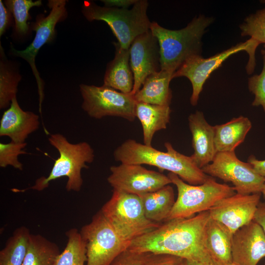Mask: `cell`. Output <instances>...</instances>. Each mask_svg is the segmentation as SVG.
<instances>
[{
    "mask_svg": "<svg viewBox=\"0 0 265 265\" xmlns=\"http://www.w3.org/2000/svg\"><path fill=\"white\" fill-rule=\"evenodd\" d=\"M210 218L208 211L188 218L164 222L154 230L133 239L128 249L135 252L168 254L201 262L213 261L205 240Z\"/></svg>",
    "mask_w": 265,
    "mask_h": 265,
    "instance_id": "obj_1",
    "label": "cell"
},
{
    "mask_svg": "<svg viewBox=\"0 0 265 265\" xmlns=\"http://www.w3.org/2000/svg\"><path fill=\"white\" fill-rule=\"evenodd\" d=\"M164 146L166 152L129 139L114 150L113 156L121 163L147 164L166 170L192 185H201L210 177L197 166L191 156L178 152L169 142Z\"/></svg>",
    "mask_w": 265,
    "mask_h": 265,
    "instance_id": "obj_2",
    "label": "cell"
},
{
    "mask_svg": "<svg viewBox=\"0 0 265 265\" xmlns=\"http://www.w3.org/2000/svg\"><path fill=\"white\" fill-rule=\"evenodd\" d=\"M212 17L200 14L183 28H165L156 22H151L150 30L158 40L160 70L172 73L188 59L201 55L202 37L207 28L213 22Z\"/></svg>",
    "mask_w": 265,
    "mask_h": 265,
    "instance_id": "obj_3",
    "label": "cell"
},
{
    "mask_svg": "<svg viewBox=\"0 0 265 265\" xmlns=\"http://www.w3.org/2000/svg\"><path fill=\"white\" fill-rule=\"evenodd\" d=\"M48 140L59 154L49 175L37 179L30 187L23 190L13 189V191L23 192L28 189L42 191L48 187L51 181L62 177L67 178L65 187L68 191H80L83 184L81 170L88 168L86 164L93 161V149L86 142L70 143L65 136L58 133L51 134Z\"/></svg>",
    "mask_w": 265,
    "mask_h": 265,
    "instance_id": "obj_4",
    "label": "cell"
},
{
    "mask_svg": "<svg viewBox=\"0 0 265 265\" xmlns=\"http://www.w3.org/2000/svg\"><path fill=\"white\" fill-rule=\"evenodd\" d=\"M148 2L137 0L132 7L119 8L101 6L90 1H84L81 12L89 21H103L110 27L120 46L129 48L138 36L150 30L151 22L147 14Z\"/></svg>",
    "mask_w": 265,
    "mask_h": 265,
    "instance_id": "obj_5",
    "label": "cell"
},
{
    "mask_svg": "<svg viewBox=\"0 0 265 265\" xmlns=\"http://www.w3.org/2000/svg\"><path fill=\"white\" fill-rule=\"evenodd\" d=\"M101 211L129 246L133 239L160 224L146 217L139 196L124 192L113 190L111 198Z\"/></svg>",
    "mask_w": 265,
    "mask_h": 265,
    "instance_id": "obj_6",
    "label": "cell"
},
{
    "mask_svg": "<svg viewBox=\"0 0 265 265\" xmlns=\"http://www.w3.org/2000/svg\"><path fill=\"white\" fill-rule=\"evenodd\" d=\"M167 176L177 187L178 196L166 221L209 211L220 200L236 193L233 187L220 184L211 176L201 185H192L174 173L169 172Z\"/></svg>",
    "mask_w": 265,
    "mask_h": 265,
    "instance_id": "obj_7",
    "label": "cell"
},
{
    "mask_svg": "<svg viewBox=\"0 0 265 265\" xmlns=\"http://www.w3.org/2000/svg\"><path fill=\"white\" fill-rule=\"evenodd\" d=\"M259 45L254 40L250 38L244 42L239 43L208 58L203 57L201 55L192 56L173 74L172 79L185 77L189 80L192 87L190 102L192 106H196L203 85L211 74L233 54L242 51L247 52L249 60L246 70L248 74H251L256 65L255 52Z\"/></svg>",
    "mask_w": 265,
    "mask_h": 265,
    "instance_id": "obj_8",
    "label": "cell"
},
{
    "mask_svg": "<svg viewBox=\"0 0 265 265\" xmlns=\"http://www.w3.org/2000/svg\"><path fill=\"white\" fill-rule=\"evenodd\" d=\"M80 233L86 246V265H110L129 247L101 210Z\"/></svg>",
    "mask_w": 265,
    "mask_h": 265,
    "instance_id": "obj_9",
    "label": "cell"
},
{
    "mask_svg": "<svg viewBox=\"0 0 265 265\" xmlns=\"http://www.w3.org/2000/svg\"><path fill=\"white\" fill-rule=\"evenodd\" d=\"M80 90L83 99L81 107L92 118L115 116L130 121L136 118L137 102L131 93L118 92L104 85L97 86L81 84Z\"/></svg>",
    "mask_w": 265,
    "mask_h": 265,
    "instance_id": "obj_10",
    "label": "cell"
},
{
    "mask_svg": "<svg viewBox=\"0 0 265 265\" xmlns=\"http://www.w3.org/2000/svg\"><path fill=\"white\" fill-rule=\"evenodd\" d=\"M206 174L231 182L236 193L248 195L262 192L265 177L248 162L240 160L234 152H217L211 163L202 169Z\"/></svg>",
    "mask_w": 265,
    "mask_h": 265,
    "instance_id": "obj_11",
    "label": "cell"
},
{
    "mask_svg": "<svg viewBox=\"0 0 265 265\" xmlns=\"http://www.w3.org/2000/svg\"><path fill=\"white\" fill-rule=\"evenodd\" d=\"M65 0H50L48 6L50 9L49 14L45 16L39 15L36 21L31 26L35 31V36L32 42L25 50H17L11 47L12 53L21 57L29 64L35 77L39 95V110L44 98L43 80L35 66V57L39 50L43 45L52 42L55 36V27L56 24L64 20L67 16Z\"/></svg>",
    "mask_w": 265,
    "mask_h": 265,
    "instance_id": "obj_12",
    "label": "cell"
},
{
    "mask_svg": "<svg viewBox=\"0 0 265 265\" xmlns=\"http://www.w3.org/2000/svg\"><path fill=\"white\" fill-rule=\"evenodd\" d=\"M107 182L113 190L141 196L172 183L168 176L141 165L121 163L110 167Z\"/></svg>",
    "mask_w": 265,
    "mask_h": 265,
    "instance_id": "obj_13",
    "label": "cell"
},
{
    "mask_svg": "<svg viewBox=\"0 0 265 265\" xmlns=\"http://www.w3.org/2000/svg\"><path fill=\"white\" fill-rule=\"evenodd\" d=\"M261 193L242 195L236 193L217 202L209 211L210 218L225 226L233 234L252 220Z\"/></svg>",
    "mask_w": 265,
    "mask_h": 265,
    "instance_id": "obj_14",
    "label": "cell"
},
{
    "mask_svg": "<svg viewBox=\"0 0 265 265\" xmlns=\"http://www.w3.org/2000/svg\"><path fill=\"white\" fill-rule=\"evenodd\" d=\"M129 53L134 77L131 94L134 95L141 88L148 76L160 70L158 40L150 30L134 39L129 48Z\"/></svg>",
    "mask_w": 265,
    "mask_h": 265,
    "instance_id": "obj_15",
    "label": "cell"
},
{
    "mask_svg": "<svg viewBox=\"0 0 265 265\" xmlns=\"http://www.w3.org/2000/svg\"><path fill=\"white\" fill-rule=\"evenodd\" d=\"M232 256L238 265H257L265 257V233L258 223L252 220L233 234Z\"/></svg>",
    "mask_w": 265,
    "mask_h": 265,
    "instance_id": "obj_16",
    "label": "cell"
},
{
    "mask_svg": "<svg viewBox=\"0 0 265 265\" xmlns=\"http://www.w3.org/2000/svg\"><path fill=\"white\" fill-rule=\"evenodd\" d=\"M39 126V116L33 112L24 110L15 97L1 117L0 136H8L17 143L26 142L28 135L37 130Z\"/></svg>",
    "mask_w": 265,
    "mask_h": 265,
    "instance_id": "obj_17",
    "label": "cell"
},
{
    "mask_svg": "<svg viewBox=\"0 0 265 265\" xmlns=\"http://www.w3.org/2000/svg\"><path fill=\"white\" fill-rule=\"evenodd\" d=\"M192 134L191 156L197 166L202 169L213 160L216 151L214 145V128L206 120L203 112L196 111L188 118Z\"/></svg>",
    "mask_w": 265,
    "mask_h": 265,
    "instance_id": "obj_18",
    "label": "cell"
},
{
    "mask_svg": "<svg viewBox=\"0 0 265 265\" xmlns=\"http://www.w3.org/2000/svg\"><path fill=\"white\" fill-rule=\"evenodd\" d=\"M115 48L114 58L106 67L104 85L131 93L134 85V77L130 63L129 49L122 48L118 42H113Z\"/></svg>",
    "mask_w": 265,
    "mask_h": 265,
    "instance_id": "obj_19",
    "label": "cell"
},
{
    "mask_svg": "<svg viewBox=\"0 0 265 265\" xmlns=\"http://www.w3.org/2000/svg\"><path fill=\"white\" fill-rule=\"evenodd\" d=\"M233 235L221 223L210 218L206 228V245L212 259L218 265H227L233 263Z\"/></svg>",
    "mask_w": 265,
    "mask_h": 265,
    "instance_id": "obj_20",
    "label": "cell"
},
{
    "mask_svg": "<svg viewBox=\"0 0 265 265\" xmlns=\"http://www.w3.org/2000/svg\"><path fill=\"white\" fill-rule=\"evenodd\" d=\"M172 73L160 70L148 76L141 87L134 95L137 102L170 106L172 97L169 84Z\"/></svg>",
    "mask_w": 265,
    "mask_h": 265,
    "instance_id": "obj_21",
    "label": "cell"
},
{
    "mask_svg": "<svg viewBox=\"0 0 265 265\" xmlns=\"http://www.w3.org/2000/svg\"><path fill=\"white\" fill-rule=\"evenodd\" d=\"M171 112L169 106L137 102L135 116L142 127L144 144L152 146L155 132L166 128L169 122Z\"/></svg>",
    "mask_w": 265,
    "mask_h": 265,
    "instance_id": "obj_22",
    "label": "cell"
},
{
    "mask_svg": "<svg viewBox=\"0 0 265 265\" xmlns=\"http://www.w3.org/2000/svg\"><path fill=\"white\" fill-rule=\"evenodd\" d=\"M251 127L250 120L243 116L234 118L225 124L214 126L216 152H234L244 141Z\"/></svg>",
    "mask_w": 265,
    "mask_h": 265,
    "instance_id": "obj_23",
    "label": "cell"
},
{
    "mask_svg": "<svg viewBox=\"0 0 265 265\" xmlns=\"http://www.w3.org/2000/svg\"><path fill=\"white\" fill-rule=\"evenodd\" d=\"M139 196L145 216L149 220L159 224L166 221L175 202L172 186L168 185Z\"/></svg>",
    "mask_w": 265,
    "mask_h": 265,
    "instance_id": "obj_24",
    "label": "cell"
},
{
    "mask_svg": "<svg viewBox=\"0 0 265 265\" xmlns=\"http://www.w3.org/2000/svg\"><path fill=\"white\" fill-rule=\"evenodd\" d=\"M58 245L39 234H30L22 265H56L60 254Z\"/></svg>",
    "mask_w": 265,
    "mask_h": 265,
    "instance_id": "obj_25",
    "label": "cell"
},
{
    "mask_svg": "<svg viewBox=\"0 0 265 265\" xmlns=\"http://www.w3.org/2000/svg\"><path fill=\"white\" fill-rule=\"evenodd\" d=\"M25 226L17 228L0 251V265H22L30 235Z\"/></svg>",
    "mask_w": 265,
    "mask_h": 265,
    "instance_id": "obj_26",
    "label": "cell"
},
{
    "mask_svg": "<svg viewBox=\"0 0 265 265\" xmlns=\"http://www.w3.org/2000/svg\"><path fill=\"white\" fill-rule=\"evenodd\" d=\"M0 48V108L4 109L10 106L12 99L16 97L18 84L22 77L10 63L6 61L1 45Z\"/></svg>",
    "mask_w": 265,
    "mask_h": 265,
    "instance_id": "obj_27",
    "label": "cell"
},
{
    "mask_svg": "<svg viewBox=\"0 0 265 265\" xmlns=\"http://www.w3.org/2000/svg\"><path fill=\"white\" fill-rule=\"evenodd\" d=\"M66 235L67 242L56 265H84L87 261L86 246L80 231L72 228L66 232Z\"/></svg>",
    "mask_w": 265,
    "mask_h": 265,
    "instance_id": "obj_28",
    "label": "cell"
},
{
    "mask_svg": "<svg viewBox=\"0 0 265 265\" xmlns=\"http://www.w3.org/2000/svg\"><path fill=\"white\" fill-rule=\"evenodd\" d=\"M4 2L14 18L15 32L19 35H25L29 30L27 24V20L29 19V11L33 7L40 6L42 1L6 0Z\"/></svg>",
    "mask_w": 265,
    "mask_h": 265,
    "instance_id": "obj_29",
    "label": "cell"
},
{
    "mask_svg": "<svg viewBox=\"0 0 265 265\" xmlns=\"http://www.w3.org/2000/svg\"><path fill=\"white\" fill-rule=\"evenodd\" d=\"M239 28L242 36H249L259 45H265V8L247 16Z\"/></svg>",
    "mask_w": 265,
    "mask_h": 265,
    "instance_id": "obj_30",
    "label": "cell"
},
{
    "mask_svg": "<svg viewBox=\"0 0 265 265\" xmlns=\"http://www.w3.org/2000/svg\"><path fill=\"white\" fill-rule=\"evenodd\" d=\"M27 143H17L11 141L7 143H0V166L5 168L10 165L15 169L22 170L23 164L19 160L20 155L26 154L24 150Z\"/></svg>",
    "mask_w": 265,
    "mask_h": 265,
    "instance_id": "obj_31",
    "label": "cell"
},
{
    "mask_svg": "<svg viewBox=\"0 0 265 265\" xmlns=\"http://www.w3.org/2000/svg\"><path fill=\"white\" fill-rule=\"evenodd\" d=\"M263 66L260 74L255 75L248 79L249 91L254 95L252 105L261 106L265 112V55H263Z\"/></svg>",
    "mask_w": 265,
    "mask_h": 265,
    "instance_id": "obj_32",
    "label": "cell"
},
{
    "mask_svg": "<svg viewBox=\"0 0 265 265\" xmlns=\"http://www.w3.org/2000/svg\"><path fill=\"white\" fill-rule=\"evenodd\" d=\"M151 253L135 252L127 249L117 257L110 265H144Z\"/></svg>",
    "mask_w": 265,
    "mask_h": 265,
    "instance_id": "obj_33",
    "label": "cell"
},
{
    "mask_svg": "<svg viewBox=\"0 0 265 265\" xmlns=\"http://www.w3.org/2000/svg\"><path fill=\"white\" fill-rule=\"evenodd\" d=\"M184 261L173 255L151 253L144 265H184Z\"/></svg>",
    "mask_w": 265,
    "mask_h": 265,
    "instance_id": "obj_34",
    "label": "cell"
},
{
    "mask_svg": "<svg viewBox=\"0 0 265 265\" xmlns=\"http://www.w3.org/2000/svg\"><path fill=\"white\" fill-rule=\"evenodd\" d=\"M12 14L0 0V36H1L12 22Z\"/></svg>",
    "mask_w": 265,
    "mask_h": 265,
    "instance_id": "obj_35",
    "label": "cell"
},
{
    "mask_svg": "<svg viewBox=\"0 0 265 265\" xmlns=\"http://www.w3.org/2000/svg\"><path fill=\"white\" fill-rule=\"evenodd\" d=\"M137 0H102L105 6L119 8H128L133 5Z\"/></svg>",
    "mask_w": 265,
    "mask_h": 265,
    "instance_id": "obj_36",
    "label": "cell"
},
{
    "mask_svg": "<svg viewBox=\"0 0 265 265\" xmlns=\"http://www.w3.org/2000/svg\"><path fill=\"white\" fill-rule=\"evenodd\" d=\"M247 160L259 174L265 177V160H258L254 156L251 155Z\"/></svg>",
    "mask_w": 265,
    "mask_h": 265,
    "instance_id": "obj_37",
    "label": "cell"
},
{
    "mask_svg": "<svg viewBox=\"0 0 265 265\" xmlns=\"http://www.w3.org/2000/svg\"><path fill=\"white\" fill-rule=\"evenodd\" d=\"M253 220L262 227L265 233V202L259 203Z\"/></svg>",
    "mask_w": 265,
    "mask_h": 265,
    "instance_id": "obj_38",
    "label": "cell"
},
{
    "mask_svg": "<svg viewBox=\"0 0 265 265\" xmlns=\"http://www.w3.org/2000/svg\"><path fill=\"white\" fill-rule=\"evenodd\" d=\"M184 265H218L215 261L211 262H201L191 260H184Z\"/></svg>",
    "mask_w": 265,
    "mask_h": 265,
    "instance_id": "obj_39",
    "label": "cell"
},
{
    "mask_svg": "<svg viewBox=\"0 0 265 265\" xmlns=\"http://www.w3.org/2000/svg\"><path fill=\"white\" fill-rule=\"evenodd\" d=\"M264 49H262L261 51V54L263 55H265V45L264 46Z\"/></svg>",
    "mask_w": 265,
    "mask_h": 265,
    "instance_id": "obj_40",
    "label": "cell"
},
{
    "mask_svg": "<svg viewBox=\"0 0 265 265\" xmlns=\"http://www.w3.org/2000/svg\"><path fill=\"white\" fill-rule=\"evenodd\" d=\"M262 193L263 194L264 197H265V183L264 184Z\"/></svg>",
    "mask_w": 265,
    "mask_h": 265,
    "instance_id": "obj_41",
    "label": "cell"
},
{
    "mask_svg": "<svg viewBox=\"0 0 265 265\" xmlns=\"http://www.w3.org/2000/svg\"><path fill=\"white\" fill-rule=\"evenodd\" d=\"M227 265H237V264H234V263H231V264H230Z\"/></svg>",
    "mask_w": 265,
    "mask_h": 265,
    "instance_id": "obj_42",
    "label": "cell"
},
{
    "mask_svg": "<svg viewBox=\"0 0 265 265\" xmlns=\"http://www.w3.org/2000/svg\"></svg>",
    "mask_w": 265,
    "mask_h": 265,
    "instance_id": "obj_43",
    "label": "cell"
}]
</instances>
